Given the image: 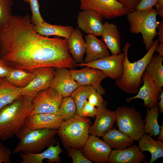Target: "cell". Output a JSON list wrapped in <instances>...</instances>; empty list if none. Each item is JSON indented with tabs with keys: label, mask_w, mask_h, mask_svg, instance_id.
Masks as SVG:
<instances>
[{
	"label": "cell",
	"mask_w": 163,
	"mask_h": 163,
	"mask_svg": "<svg viewBox=\"0 0 163 163\" xmlns=\"http://www.w3.org/2000/svg\"><path fill=\"white\" fill-rule=\"evenodd\" d=\"M30 18L12 15L0 30V56L12 68L28 71L43 67L75 69L68 40L39 34L33 29Z\"/></svg>",
	"instance_id": "6da1fadb"
},
{
	"label": "cell",
	"mask_w": 163,
	"mask_h": 163,
	"mask_svg": "<svg viewBox=\"0 0 163 163\" xmlns=\"http://www.w3.org/2000/svg\"><path fill=\"white\" fill-rule=\"evenodd\" d=\"M32 99L21 95L0 109V140L5 141L16 135L26 125L32 108Z\"/></svg>",
	"instance_id": "7a4b0ae2"
},
{
	"label": "cell",
	"mask_w": 163,
	"mask_h": 163,
	"mask_svg": "<svg viewBox=\"0 0 163 163\" xmlns=\"http://www.w3.org/2000/svg\"><path fill=\"white\" fill-rule=\"evenodd\" d=\"M158 40L154 41L148 52L141 59L131 62L128 57V50L131 46L127 42L123 49L125 56L123 62V71L121 77L115 80V84L119 88L128 94H136L142 82V76L145 68L158 44Z\"/></svg>",
	"instance_id": "3957f363"
},
{
	"label": "cell",
	"mask_w": 163,
	"mask_h": 163,
	"mask_svg": "<svg viewBox=\"0 0 163 163\" xmlns=\"http://www.w3.org/2000/svg\"><path fill=\"white\" fill-rule=\"evenodd\" d=\"M57 132L55 129H31L25 125L15 135L20 141L12 153H40L55 142Z\"/></svg>",
	"instance_id": "277c9868"
},
{
	"label": "cell",
	"mask_w": 163,
	"mask_h": 163,
	"mask_svg": "<svg viewBox=\"0 0 163 163\" xmlns=\"http://www.w3.org/2000/svg\"><path fill=\"white\" fill-rule=\"evenodd\" d=\"M91 126L90 119L76 114L64 120L57 129V134L65 148L81 149L89 136Z\"/></svg>",
	"instance_id": "5b68a950"
},
{
	"label": "cell",
	"mask_w": 163,
	"mask_h": 163,
	"mask_svg": "<svg viewBox=\"0 0 163 163\" xmlns=\"http://www.w3.org/2000/svg\"><path fill=\"white\" fill-rule=\"evenodd\" d=\"M126 15L130 31L133 34H142L145 49L148 50L157 35V12L152 8L142 11L135 10Z\"/></svg>",
	"instance_id": "8992f818"
},
{
	"label": "cell",
	"mask_w": 163,
	"mask_h": 163,
	"mask_svg": "<svg viewBox=\"0 0 163 163\" xmlns=\"http://www.w3.org/2000/svg\"><path fill=\"white\" fill-rule=\"evenodd\" d=\"M115 111L118 130L133 140L138 141L145 134L142 113L134 107L125 106L118 107Z\"/></svg>",
	"instance_id": "52a82bcc"
},
{
	"label": "cell",
	"mask_w": 163,
	"mask_h": 163,
	"mask_svg": "<svg viewBox=\"0 0 163 163\" xmlns=\"http://www.w3.org/2000/svg\"><path fill=\"white\" fill-rule=\"evenodd\" d=\"M82 10H91L106 19H112L126 15L129 12L117 0H79Z\"/></svg>",
	"instance_id": "ba28073f"
},
{
	"label": "cell",
	"mask_w": 163,
	"mask_h": 163,
	"mask_svg": "<svg viewBox=\"0 0 163 163\" xmlns=\"http://www.w3.org/2000/svg\"><path fill=\"white\" fill-rule=\"evenodd\" d=\"M63 98L58 91L51 87L40 91L32 100L30 114L56 113Z\"/></svg>",
	"instance_id": "9c48e42d"
},
{
	"label": "cell",
	"mask_w": 163,
	"mask_h": 163,
	"mask_svg": "<svg viewBox=\"0 0 163 163\" xmlns=\"http://www.w3.org/2000/svg\"><path fill=\"white\" fill-rule=\"evenodd\" d=\"M125 56L124 53L110 55L88 63L76 64V66L88 67L97 69L103 72L113 79H119L123 71V62Z\"/></svg>",
	"instance_id": "30bf717a"
},
{
	"label": "cell",
	"mask_w": 163,
	"mask_h": 163,
	"mask_svg": "<svg viewBox=\"0 0 163 163\" xmlns=\"http://www.w3.org/2000/svg\"><path fill=\"white\" fill-rule=\"evenodd\" d=\"M32 71L35 75L34 78L27 86L21 88V95L32 99L39 92L50 87L56 73V68L43 67Z\"/></svg>",
	"instance_id": "8fae6325"
},
{
	"label": "cell",
	"mask_w": 163,
	"mask_h": 163,
	"mask_svg": "<svg viewBox=\"0 0 163 163\" xmlns=\"http://www.w3.org/2000/svg\"><path fill=\"white\" fill-rule=\"evenodd\" d=\"M72 76L80 86L89 85L93 87L101 95L105 93V89L101 85V82L107 78L101 70L88 67L80 69L70 70Z\"/></svg>",
	"instance_id": "7c38bea8"
},
{
	"label": "cell",
	"mask_w": 163,
	"mask_h": 163,
	"mask_svg": "<svg viewBox=\"0 0 163 163\" xmlns=\"http://www.w3.org/2000/svg\"><path fill=\"white\" fill-rule=\"evenodd\" d=\"M84 155L96 163L108 162L112 149L104 141L95 135H89L81 149Z\"/></svg>",
	"instance_id": "4fadbf2b"
},
{
	"label": "cell",
	"mask_w": 163,
	"mask_h": 163,
	"mask_svg": "<svg viewBox=\"0 0 163 163\" xmlns=\"http://www.w3.org/2000/svg\"><path fill=\"white\" fill-rule=\"evenodd\" d=\"M107 104V102L105 101L97 108V113L95 120L89 130V135L103 136L113 127L116 122L115 111L108 109Z\"/></svg>",
	"instance_id": "5bb4252c"
},
{
	"label": "cell",
	"mask_w": 163,
	"mask_h": 163,
	"mask_svg": "<svg viewBox=\"0 0 163 163\" xmlns=\"http://www.w3.org/2000/svg\"><path fill=\"white\" fill-rule=\"evenodd\" d=\"M77 19L78 28L85 33L96 37L101 36L103 20L100 14L91 10H83L78 12Z\"/></svg>",
	"instance_id": "9a60e30c"
},
{
	"label": "cell",
	"mask_w": 163,
	"mask_h": 163,
	"mask_svg": "<svg viewBox=\"0 0 163 163\" xmlns=\"http://www.w3.org/2000/svg\"><path fill=\"white\" fill-rule=\"evenodd\" d=\"M142 78L143 85L139 89L137 94L133 97L126 98V101L129 103L134 99H142L144 101V107L150 109L157 105L160 94L162 91L158 89L145 71Z\"/></svg>",
	"instance_id": "2e32d148"
},
{
	"label": "cell",
	"mask_w": 163,
	"mask_h": 163,
	"mask_svg": "<svg viewBox=\"0 0 163 163\" xmlns=\"http://www.w3.org/2000/svg\"><path fill=\"white\" fill-rule=\"evenodd\" d=\"M80 86L72 76L70 70L66 68H56L50 87L56 90L63 97L70 96Z\"/></svg>",
	"instance_id": "e0dca14e"
},
{
	"label": "cell",
	"mask_w": 163,
	"mask_h": 163,
	"mask_svg": "<svg viewBox=\"0 0 163 163\" xmlns=\"http://www.w3.org/2000/svg\"><path fill=\"white\" fill-rule=\"evenodd\" d=\"M146 155L135 144L121 150H112L108 159L110 163H147Z\"/></svg>",
	"instance_id": "ac0fdd59"
},
{
	"label": "cell",
	"mask_w": 163,
	"mask_h": 163,
	"mask_svg": "<svg viewBox=\"0 0 163 163\" xmlns=\"http://www.w3.org/2000/svg\"><path fill=\"white\" fill-rule=\"evenodd\" d=\"M64 120L56 113L30 114L26 125L31 129H57Z\"/></svg>",
	"instance_id": "d6986e66"
},
{
	"label": "cell",
	"mask_w": 163,
	"mask_h": 163,
	"mask_svg": "<svg viewBox=\"0 0 163 163\" xmlns=\"http://www.w3.org/2000/svg\"><path fill=\"white\" fill-rule=\"evenodd\" d=\"M62 152L59 142L57 141V145L54 146L51 145L43 152L38 153H24L21 152L20 157L22 159L20 163H43V160L47 159L48 163H59L61 159L59 155Z\"/></svg>",
	"instance_id": "ffe728a7"
},
{
	"label": "cell",
	"mask_w": 163,
	"mask_h": 163,
	"mask_svg": "<svg viewBox=\"0 0 163 163\" xmlns=\"http://www.w3.org/2000/svg\"><path fill=\"white\" fill-rule=\"evenodd\" d=\"M86 43V56L84 63H89L110 55L108 49L102 40L94 35L88 34L85 37Z\"/></svg>",
	"instance_id": "44dd1931"
},
{
	"label": "cell",
	"mask_w": 163,
	"mask_h": 163,
	"mask_svg": "<svg viewBox=\"0 0 163 163\" xmlns=\"http://www.w3.org/2000/svg\"><path fill=\"white\" fill-rule=\"evenodd\" d=\"M102 40L112 55L121 53L120 36L118 26L108 21L104 23Z\"/></svg>",
	"instance_id": "7402d4cb"
},
{
	"label": "cell",
	"mask_w": 163,
	"mask_h": 163,
	"mask_svg": "<svg viewBox=\"0 0 163 163\" xmlns=\"http://www.w3.org/2000/svg\"><path fill=\"white\" fill-rule=\"evenodd\" d=\"M32 27L35 32L42 36L48 37L55 36L67 40L74 30L71 26L53 25L45 21L37 24L32 25Z\"/></svg>",
	"instance_id": "603a6c76"
},
{
	"label": "cell",
	"mask_w": 163,
	"mask_h": 163,
	"mask_svg": "<svg viewBox=\"0 0 163 163\" xmlns=\"http://www.w3.org/2000/svg\"><path fill=\"white\" fill-rule=\"evenodd\" d=\"M68 43L70 53L76 64L84 63L86 43L83 38V34L79 29L74 30L68 40Z\"/></svg>",
	"instance_id": "cb8c5ba5"
},
{
	"label": "cell",
	"mask_w": 163,
	"mask_h": 163,
	"mask_svg": "<svg viewBox=\"0 0 163 163\" xmlns=\"http://www.w3.org/2000/svg\"><path fill=\"white\" fill-rule=\"evenodd\" d=\"M103 140L111 149L121 150L129 147L134 140L115 127L106 133L102 136Z\"/></svg>",
	"instance_id": "d4e9b609"
},
{
	"label": "cell",
	"mask_w": 163,
	"mask_h": 163,
	"mask_svg": "<svg viewBox=\"0 0 163 163\" xmlns=\"http://www.w3.org/2000/svg\"><path fill=\"white\" fill-rule=\"evenodd\" d=\"M150 135L145 133L138 141L140 151L149 152L151 159L149 163H153L163 157V141L154 140Z\"/></svg>",
	"instance_id": "484cf974"
},
{
	"label": "cell",
	"mask_w": 163,
	"mask_h": 163,
	"mask_svg": "<svg viewBox=\"0 0 163 163\" xmlns=\"http://www.w3.org/2000/svg\"><path fill=\"white\" fill-rule=\"evenodd\" d=\"M163 57L153 54L145 68V71L161 91L163 86Z\"/></svg>",
	"instance_id": "4316f807"
},
{
	"label": "cell",
	"mask_w": 163,
	"mask_h": 163,
	"mask_svg": "<svg viewBox=\"0 0 163 163\" xmlns=\"http://www.w3.org/2000/svg\"><path fill=\"white\" fill-rule=\"evenodd\" d=\"M21 96V88L14 86L5 78H0V109Z\"/></svg>",
	"instance_id": "83f0119b"
},
{
	"label": "cell",
	"mask_w": 163,
	"mask_h": 163,
	"mask_svg": "<svg viewBox=\"0 0 163 163\" xmlns=\"http://www.w3.org/2000/svg\"><path fill=\"white\" fill-rule=\"evenodd\" d=\"M35 75L32 70L28 71L12 68L9 74L5 78L14 86L22 88L29 85L34 78Z\"/></svg>",
	"instance_id": "f1b7e54d"
},
{
	"label": "cell",
	"mask_w": 163,
	"mask_h": 163,
	"mask_svg": "<svg viewBox=\"0 0 163 163\" xmlns=\"http://www.w3.org/2000/svg\"><path fill=\"white\" fill-rule=\"evenodd\" d=\"M159 108L158 105L147 109L144 121V131L145 134L156 137L160 131V126L158 122L159 114Z\"/></svg>",
	"instance_id": "f546056e"
},
{
	"label": "cell",
	"mask_w": 163,
	"mask_h": 163,
	"mask_svg": "<svg viewBox=\"0 0 163 163\" xmlns=\"http://www.w3.org/2000/svg\"><path fill=\"white\" fill-rule=\"evenodd\" d=\"M65 120L77 114V108L73 99L70 96L63 97L57 111L55 113Z\"/></svg>",
	"instance_id": "4dcf8cb0"
},
{
	"label": "cell",
	"mask_w": 163,
	"mask_h": 163,
	"mask_svg": "<svg viewBox=\"0 0 163 163\" xmlns=\"http://www.w3.org/2000/svg\"><path fill=\"white\" fill-rule=\"evenodd\" d=\"M93 87L89 85L80 86L72 93L70 96L74 100L77 108V114L79 115L88 96Z\"/></svg>",
	"instance_id": "1f68e13d"
},
{
	"label": "cell",
	"mask_w": 163,
	"mask_h": 163,
	"mask_svg": "<svg viewBox=\"0 0 163 163\" xmlns=\"http://www.w3.org/2000/svg\"><path fill=\"white\" fill-rule=\"evenodd\" d=\"M12 0H0V30L6 25L13 15Z\"/></svg>",
	"instance_id": "d6a6232c"
},
{
	"label": "cell",
	"mask_w": 163,
	"mask_h": 163,
	"mask_svg": "<svg viewBox=\"0 0 163 163\" xmlns=\"http://www.w3.org/2000/svg\"><path fill=\"white\" fill-rule=\"evenodd\" d=\"M32 12L30 21L33 25H36L45 21L42 17L40 11V5L38 0H29Z\"/></svg>",
	"instance_id": "836d02e7"
},
{
	"label": "cell",
	"mask_w": 163,
	"mask_h": 163,
	"mask_svg": "<svg viewBox=\"0 0 163 163\" xmlns=\"http://www.w3.org/2000/svg\"><path fill=\"white\" fill-rule=\"evenodd\" d=\"M69 155L72 160L73 163H92L83 154L81 149L69 147L66 148Z\"/></svg>",
	"instance_id": "e575fe53"
},
{
	"label": "cell",
	"mask_w": 163,
	"mask_h": 163,
	"mask_svg": "<svg viewBox=\"0 0 163 163\" xmlns=\"http://www.w3.org/2000/svg\"><path fill=\"white\" fill-rule=\"evenodd\" d=\"M102 95L93 88L90 92L88 97V102L97 107L102 105L105 101L103 98Z\"/></svg>",
	"instance_id": "d590c367"
},
{
	"label": "cell",
	"mask_w": 163,
	"mask_h": 163,
	"mask_svg": "<svg viewBox=\"0 0 163 163\" xmlns=\"http://www.w3.org/2000/svg\"><path fill=\"white\" fill-rule=\"evenodd\" d=\"M97 113V109L87 101L85 104L79 115L84 117H94Z\"/></svg>",
	"instance_id": "8d00e7d4"
},
{
	"label": "cell",
	"mask_w": 163,
	"mask_h": 163,
	"mask_svg": "<svg viewBox=\"0 0 163 163\" xmlns=\"http://www.w3.org/2000/svg\"><path fill=\"white\" fill-rule=\"evenodd\" d=\"M11 150L0 142V163H11Z\"/></svg>",
	"instance_id": "74e56055"
},
{
	"label": "cell",
	"mask_w": 163,
	"mask_h": 163,
	"mask_svg": "<svg viewBox=\"0 0 163 163\" xmlns=\"http://www.w3.org/2000/svg\"><path fill=\"white\" fill-rule=\"evenodd\" d=\"M157 1V0H140L136 6L135 10L142 11L151 9L156 5Z\"/></svg>",
	"instance_id": "f35d334b"
},
{
	"label": "cell",
	"mask_w": 163,
	"mask_h": 163,
	"mask_svg": "<svg viewBox=\"0 0 163 163\" xmlns=\"http://www.w3.org/2000/svg\"><path fill=\"white\" fill-rule=\"evenodd\" d=\"M12 68L8 62L0 56V78H5Z\"/></svg>",
	"instance_id": "ab89813d"
},
{
	"label": "cell",
	"mask_w": 163,
	"mask_h": 163,
	"mask_svg": "<svg viewBox=\"0 0 163 163\" xmlns=\"http://www.w3.org/2000/svg\"><path fill=\"white\" fill-rule=\"evenodd\" d=\"M129 12L135 10L136 5L140 0H117Z\"/></svg>",
	"instance_id": "60d3db41"
},
{
	"label": "cell",
	"mask_w": 163,
	"mask_h": 163,
	"mask_svg": "<svg viewBox=\"0 0 163 163\" xmlns=\"http://www.w3.org/2000/svg\"><path fill=\"white\" fill-rule=\"evenodd\" d=\"M157 28L158 32L157 33L158 35V40L160 43H163V20L162 19L158 24Z\"/></svg>",
	"instance_id": "b9f144b4"
},
{
	"label": "cell",
	"mask_w": 163,
	"mask_h": 163,
	"mask_svg": "<svg viewBox=\"0 0 163 163\" xmlns=\"http://www.w3.org/2000/svg\"><path fill=\"white\" fill-rule=\"evenodd\" d=\"M156 11L159 16L163 18V0H157V4L155 6Z\"/></svg>",
	"instance_id": "7bdbcfd3"
},
{
	"label": "cell",
	"mask_w": 163,
	"mask_h": 163,
	"mask_svg": "<svg viewBox=\"0 0 163 163\" xmlns=\"http://www.w3.org/2000/svg\"><path fill=\"white\" fill-rule=\"evenodd\" d=\"M160 101L158 103L157 105L159 108V113L163 114V92L162 91L160 96Z\"/></svg>",
	"instance_id": "ee69618b"
},
{
	"label": "cell",
	"mask_w": 163,
	"mask_h": 163,
	"mask_svg": "<svg viewBox=\"0 0 163 163\" xmlns=\"http://www.w3.org/2000/svg\"><path fill=\"white\" fill-rule=\"evenodd\" d=\"M155 51L158 53V55L161 57H163V43H160L156 47Z\"/></svg>",
	"instance_id": "f6af8a7d"
},
{
	"label": "cell",
	"mask_w": 163,
	"mask_h": 163,
	"mask_svg": "<svg viewBox=\"0 0 163 163\" xmlns=\"http://www.w3.org/2000/svg\"><path fill=\"white\" fill-rule=\"evenodd\" d=\"M157 140L163 141V123L160 126V131L158 135Z\"/></svg>",
	"instance_id": "bcb514c9"
},
{
	"label": "cell",
	"mask_w": 163,
	"mask_h": 163,
	"mask_svg": "<svg viewBox=\"0 0 163 163\" xmlns=\"http://www.w3.org/2000/svg\"><path fill=\"white\" fill-rule=\"evenodd\" d=\"M24 2L26 3H29V0H22Z\"/></svg>",
	"instance_id": "7dc6e473"
}]
</instances>
